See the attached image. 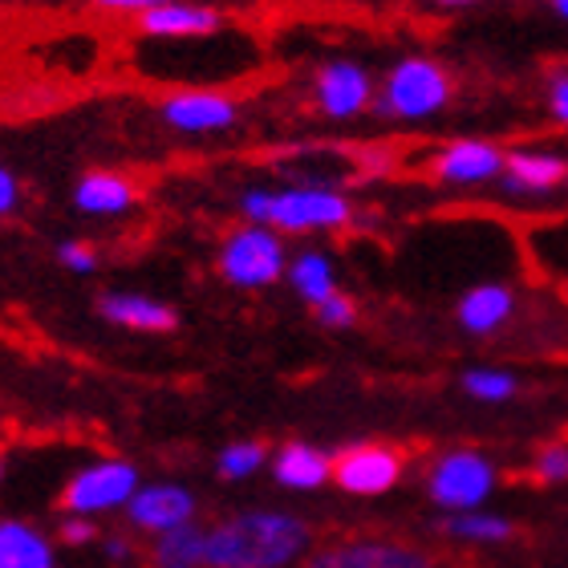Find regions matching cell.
Segmentation results:
<instances>
[{
  "label": "cell",
  "instance_id": "cell-1",
  "mask_svg": "<svg viewBox=\"0 0 568 568\" xmlns=\"http://www.w3.org/2000/svg\"><path fill=\"white\" fill-rule=\"evenodd\" d=\"M308 545L313 532L293 511H236L203 528V568H293Z\"/></svg>",
  "mask_w": 568,
  "mask_h": 568
},
{
  "label": "cell",
  "instance_id": "cell-2",
  "mask_svg": "<svg viewBox=\"0 0 568 568\" xmlns=\"http://www.w3.org/2000/svg\"><path fill=\"white\" fill-rule=\"evenodd\" d=\"M240 212L248 224H264L284 236H305V232H337L354 220V203L333 187H256L240 195Z\"/></svg>",
  "mask_w": 568,
  "mask_h": 568
},
{
  "label": "cell",
  "instance_id": "cell-3",
  "mask_svg": "<svg viewBox=\"0 0 568 568\" xmlns=\"http://www.w3.org/2000/svg\"><path fill=\"white\" fill-rule=\"evenodd\" d=\"M450 98H455L450 73L438 61L423 58V53H410V58L390 65L386 82H382V94L374 98V106L382 114H390V119L423 122V119H435L438 110H447Z\"/></svg>",
  "mask_w": 568,
  "mask_h": 568
},
{
  "label": "cell",
  "instance_id": "cell-4",
  "mask_svg": "<svg viewBox=\"0 0 568 568\" xmlns=\"http://www.w3.org/2000/svg\"><path fill=\"white\" fill-rule=\"evenodd\" d=\"M496 463L487 459L484 450L471 447H455L443 450L430 471H426V491L443 511H475L484 508L491 491H496Z\"/></svg>",
  "mask_w": 568,
  "mask_h": 568
},
{
  "label": "cell",
  "instance_id": "cell-5",
  "mask_svg": "<svg viewBox=\"0 0 568 568\" xmlns=\"http://www.w3.org/2000/svg\"><path fill=\"white\" fill-rule=\"evenodd\" d=\"M139 487L142 479L134 463L94 459L70 475V484L61 491V508H65V516L98 520V516H110V511H126V504H131Z\"/></svg>",
  "mask_w": 568,
  "mask_h": 568
},
{
  "label": "cell",
  "instance_id": "cell-6",
  "mask_svg": "<svg viewBox=\"0 0 568 568\" xmlns=\"http://www.w3.org/2000/svg\"><path fill=\"white\" fill-rule=\"evenodd\" d=\"M288 268V252H284L281 232L264 224H244L224 240L220 248V276L232 288H268Z\"/></svg>",
  "mask_w": 568,
  "mask_h": 568
},
{
  "label": "cell",
  "instance_id": "cell-7",
  "mask_svg": "<svg viewBox=\"0 0 568 568\" xmlns=\"http://www.w3.org/2000/svg\"><path fill=\"white\" fill-rule=\"evenodd\" d=\"M403 479V455L386 443H357L333 459V484L349 496H386Z\"/></svg>",
  "mask_w": 568,
  "mask_h": 568
},
{
  "label": "cell",
  "instance_id": "cell-8",
  "mask_svg": "<svg viewBox=\"0 0 568 568\" xmlns=\"http://www.w3.org/2000/svg\"><path fill=\"white\" fill-rule=\"evenodd\" d=\"M313 98L325 119H354L374 102V78L362 61L333 58L313 78Z\"/></svg>",
  "mask_w": 568,
  "mask_h": 568
},
{
  "label": "cell",
  "instance_id": "cell-9",
  "mask_svg": "<svg viewBox=\"0 0 568 568\" xmlns=\"http://www.w3.org/2000/svg\"><path fill=\"white\" fill-rule=\"evenodd\" d=\"M195 508L200 504L183 484H142L126 504V520L134 532H146L154 540V536L195 524Z\"/></svg>",
  "mask_w": 568,
  "mask_h": 568
},
{
  "label": "cell",
  "instance_id": "cell-10",
  "mask_svg": "<svg viewBox=\"0 0 568 568\" xmlns=\"http://www.w3.org/2000/svg\"><path fill=\"white\" fill-rule=\"evenodd\" d=\"M159 119L179 134H224L240 122V102L215 90H183L159 106Z\"/></svg>",
  "mask_w": 568,
  "mask_h": 568
},
{
  "label": "cell",
  "instance_id": "cell-11",
  "mask_svg": "<svg viewBox=\"0 0 568 568\" xmlns=\"http://www.w3.org/2000/svg\"><path fill=\"white\" fill-rule=\"evenodd\" d=\"M504 159L508 151L487 139H455L438 146L430 159V175L443 183H491L504 175Z\"/></svg>",
  "mask_w": 568,
  "mask_h": 568
},
{
  "label": "cell",
  "instance_id": "cell-12",
  "mask_svg": "<svg viewBox=\"0 0 568 568\" xmlns=\"http://www.w3.org/2000/svg\"><path fill=\"white\" fill-rule=\"evenodd\" d=\"M224 29V12L191 0H166L154 9L139 12V33L154 41H203Z\"/></svg>",
  "mask_w": 568,
  "mask_h": 568
},
{
  "label": "cell",
  "instance_id": "cell-13",
  "mask_svg": "<svg viewBox=\"0 0 568 568\" xmlns=\"http://www.w3.org/2000/svg\"><path fill=\"white\" fill-rule=\"evenodd\" d=\"M308 568H430V557L398 540H342L317 552Z\"/></svg>",
  "mask_w": 568,
  "mask_h": 568
},
{
  "label": "cell",
  "instance_id": "cell-14",
  "mask_svg": "<svg viewBox=\"0 0 568 568\" xmlns=\"http://www.w3.org/2000/svg\"><path fill=\"white\" fill-rule=\"evenodd\" d=\"M98 317L131 333H171L179 325V313L166 301H154L146 293H102L98 296Z\"/></svg>",
  "mask_w": 568,
  "mask_h": 568
},
{
  "label": "cell",
  "instance_id": "cell-15",
  "mask_svg": "<svg viewBox=\"0 0 568 568\" xmlns=\"http://www.w3.org/2000/svg\"><path fill=\"white\" fill-rule=\"evenodd\" d=\"M568 159L557 151H511L504 159V191L508 195H548V191L565 187Z\"/></svg>",
  "mask_w": 568,
  "mask_h": 568
},
{
  "label": "cell",
  "instance_id": "cell-16",
  "mask_svg": "<svg viewBox=\"0 0 568 568\" xmlns=\"http://www.w3.org/2000/svg\"><path fill=\"white\" fill-rule=\"evenodd\" d=\"M511 313H516V293L499 281L475 284V288H467V293L459 296V305H455L459 329L471 333V337H491V333H499L511 321Z\"/></svg>",
  "mask_w": 568,
  "mask_h": 568
},
{
  "label": "cell",
  "instance_id": "cell-17",
  "mask_svg": "<svg viewBox=\"0 0 568 568\" xmlns=\"http://www.w3.org/2000/svg\"><path fill=\"white\" fill-rule=\"evenodd\" d=\"M139 203V187L119 171H85L73 187V207L82 215H126Z\"/></svg>",
  "mask_w": 568,
  "mask_h": 568
},
{
  "label": "cell",
  "instance_id": "cell-18",
  "mask_svg": "<svg viewBox=\"0 0 568 568\" xmlns=\"http://www.w3.org/2000/svg\"><path fill=\"white\" fill-rule=\"evenodd\" d=\"M273 479L288 491H317L333 479V459L308 443H284L273 455Z\"/></svg>",
  "mask_w": 568,
  "mask_h": 568
},
{
  "label": "cell",
  "instance_id": "cell-19",
  "mask_svg": "<svg viewBox=\"0 0 568 568\" xmlns=\"http://www.w3.org/2000/svg\"><path fill=\"white\" fill-rule=\"evenodd\" d=\"M0 568H58V548L29 520H0Z\"/></svg>",
  "mask_w": 568,
  "mask_h": 568
},
{
  "label": "cell",
  "instance_id": "cell-20",
  "mask_svg": "<svg viewBox=\"0 0 568 568\" xmlns=\"http://www.w3.org/2000/svg\"><path fill=\"white\" fill-rule=\"evenodd\" d=\"M284 276H288L293 293L301 296L308 308L321 305L325 296L337 293V273H333V261L321 248L296 252L293 261H288V268H284Z\"/></svg>",
  "mask_w": 568,
  "mask_h": 568
},
{
  "label": "cell",
  "instance_id": "cell-21",
  "mask_svg": "<svg viewBox=\"0 0 568 568\" xmlns=\"http://www.w3.org/2000/svg\"><path fill=\"white\" fill-rule=\"evenodd\" d=\"M443 532L450 540H463V545H504L516 536L508 516H499V511H487V508H475V511H455L443 520Z\"/></svg>",
  "mask_w": 568,
  "mask_h": 568
},
{
  "label": "cell",
  "instance_id": "cell-22",
  "mask_svg": "<svg viewBox=\"0 0 568 568\" xmlns=\"http://www.w3.org/2000/svg\"><path fill=\"white\" fill-rule=\"evenodd\" d=\"M154 568H203V528L187 524L166 536H154L151 545Z\"/></svg>",
  "mask_w": 568,
  "mask_h": 568
},
{
  "label": "cell",
  "instance_id": "cell-23",
  "mask_svg": "<svg viewBox=\"0 0 568 568\" xmlns=\"http://www.w3.org/2000/svg\"><path fill=\"white\" fill-rule=\"evenodd\" d=\"M463 394L467 398H475V403H511L516 394H520V378L516 374H508V369H496V366H475L467 369L459 378Z\"/></svg>",
  "mask_w": 568,
  "mask_h": 568
},
{
  "label": "cell",
  "instance_id": "cell-24",
  "mask_svg": "<svg viewBox=\"0 0 568 568\" xmlns=\"http://www.w3.org/2000/svg\"><path fill=\"white\" fill-rule=\"evenodd\" d=\"M264 463H268L264 443H227L220 450V459H215V471L224 475V479H232V484H240V479H252Z\"/></svg>",
  "mask_w": 568,
  "mask_h": 568
},
{
  "label": "cell",
  "instance_id": "cell-25",
  "mask_svg": "<svg viewBox=\"0 0 568 568\" xmlns=\"http://www.w3.org/2000/svg\"><path fill=\"white\" fill-rule=\"evenodd\" d=\"M532 475L540 484H565L568 479V443H548L536 450Z\"/></svg>",
  "mask_w": 568,
  "mask_h": 568
},
{
  "label": "cell",
  "instance_id": "cell-26",
  "mask_svg": "<svg viewBox=\"0 0 568 568\" xmlns=\"http://www.w3.org/2000/svg\"><path fill=\"white\" fill-rule=\"evenodd\" d=\"M313 317L325 325V329H349L357 321V305H354V296H345L342 288L333 296H325L321 305H313Z\"/></svg>",
  "mask_w": 568,
  "mask_h": 568
},
{
  "label": "cell",
  "instance_id": "cell-27",
  "mask_svg": "<svg viewBox=\"0 0 568 568\" xmlns=\"http://www.w3.org/2000/svg\"><path fill=\"white\" fill-rule=\"evenodd\" d=\"M58 264L61 268H70L73 276H90V273H98V248L94 244H85V240H61Z\"/></svg>",
  "mask_w": 568,
  "mask_h": 568
},
{
  "label": "cell",
  "instance_id": "cell-28",
  "mask_svg": "<svg viewBox=\"0 0 568 568\" xmlns=\"http://www.w3.org/2000/svg\"><path fill=\"white\" fill-rule=\"evenodd\" d=\"M61 545H73V548H82V545H94L98 540V528L94 520H85V516H65L61 520Z\"/></svg>",
  "mask_w": 568,
  "mask_h": 568
},
{
  "label": "cell",
  "instance_id": "cell-29",
  "mask_svg": "<svg viewBox=\"0 0 568 568\" xmlns=\"http://www.w3.org/2000/svg\"><path fill=\"white\" fill-rule=\"evenodd\" d=\"M17 207H21V179L9 166H0V220L17 215Z\"/></svg>",
  "mask_w": 568,
  "mask_h": 568
},
{
  "label": "cell",
  "instance_id": "cell-30",
  "mask_svg": "<svg viewBox=\"0 0 568 568\" xmlns=\"http://www.w3.org/2000/svg\"><path fill=\"white\" fill-rule=\"evenodd\" d=\"M548 114L568 126V73H552V82H548Z\"/></svg>",
  "mask_w": 568,
  "mask_h": 568
},
{
  "label": "cell",
  "instance_id": "cell-31",
  "mask_svg": "<svg viewBox=\"0 0 568 568\" xmlns=\"http://www.w3.org/2000/svg\"><path fill=\"white\" fill-rule=\"evenodd\" d=\"M94 4L106 12H146L154 4H166V0H94Z\"/></svg>",
  "mask_w": 568,
  "mask_h": 568
},
{
  "label": "cell",
  "instance_id": "cell-32",
  "mask_svg": "<svg viewBox=\"0 0 568 568\" xmlns=\"http://www.w3.org/2000/svg\"><path fill=\"white\" fill-rule=\"evenodd\" d=\"M131 552H134L131 540H122V536H110V540H106V557L110 560H131Z\"/></svg>",
  "mask_w": 568,
  "mask_h": 568
},
{
  "label": "cell",
  "instance_id": "cell-33",
  "mask_svg": "<svg viewBox=\"0 0 568 568\" xmlns=\"http://www.w3.org/2000/svg\"><path fill=\"white\" fill-rule=\"evenodd\" d=\"M552 4V12H557L560 21H568V0H548Z\"/></svg>",
  "mask_w": 568,
  "mask_h": 568
},
{
  "label": "cell",
  "instance_id": "cell-34",
  "mask_svg": "<svg viewBox=\"0 0 568 568\" xmlns=\"http://www.w3.org/2000/svg\"><path fill=\"white\" fill-rule=\"evenodd\" d=\"M435 4H447V9H467V4H479V0H435Z\"/></svg>",
  "mask_w": 568,
  "mask_h": 568
},
{
  "label": "cell",
  "instance_id": "cell-35",
  "mask_svg": "<svg viewBox=\"0 0 568 568\" xmlns=\"http://www.w3.org/2000/svg\"><path fill=\"white\" fill-rule=\"evenodd\" d=\"M0 479H4V455H0Z\"/></svg>",
  "mask_w": 568,
  "mask_h": 568
},
{
  "label": "cell",
  "instance_id": "cell-36",
  "mask_svg": "<svg viewBox=\"0 0 568 568\" xmlns=\"http://www.w3.org/2000/svg\"><path fill=\"white\" fill-rule=\"evenodd\" d=\"M565 183H568V175H565Z\"/></svg>",
  "mask_w": 568,
  "mask_h": 568
}]
</instances>
